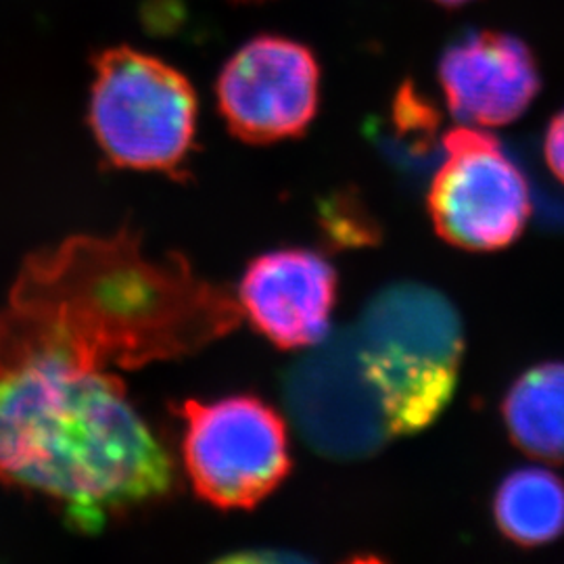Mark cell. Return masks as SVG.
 Returning <instances> with one entry per match:
<instances>
[{"instance_id":"10","label":"cell","mask_w":564,"mask_h":564,"mask_svg":"<svg viewBox=\"0 0 564 564\" xmlns=\"http://www.w3.org/2000/svg\"><path fill=\"white\" fill-rule=\"evenodd\" d=\"M237 300L242 316L276 347H312L328 335L337 272L307 249L270 251L247 268Z\"/></svg>"},{"instance_id":"14","label":"cell","mask_w":564,"mask_h":564,"mask_svg":"<svg viewBox=\"0 0 564 564\" xmlns=\"http://www.w3.org/2000/svg\"><path fill=\"white\" fill-rule=\"evenodd\" d=\"M435 2H440V4H444V7H460V4H466V2H470V0H435Z\"/></svg>"},{"instance_id":"9","label":"cell","mask_w":564,"mask_h":564,"mask_svg":"<svg viewBox=\"0 0 564 564\" xmlns=\"http://www.w3.org/2000/svg\"><path fill=\"white\" fill-rule=\"evenodd\" d=\"M440 82L449 111L477 126L519 120L542 88L531 46L498 30L468 32L452 42L440 61Z\"/></svg>"},{"instance_id":"4","label":"cell","mask_w":564,"mask_h":564,"mask_svg":"<svg viewBox=\"0 0 564 564\" xmlns=\"http://www.w3.org/2000/svg\"><path fill=\"white\" fill-rule=\"evenodd\" d=\"M88 121L113 165L174 172L195 144L197 95L160 57L113 46L95 57Z\"/></svg>"},{"instance_id":"13","label":"cell","mask_w":564,"mask_h":564,"mask_svg":"<svg viewBox=\"0 0 564 564\" xmlns=\"http://www.w3.org/2000/svg\"><path fill=\"white\" fill-rule=\"evenodd\" d=\"M544 153L552 174L564 184V109L547 126Z\"/></svg>"},{"instance_id":"6","label":"cell","mask_w":564,"mask_h":564,"mask_svg":"<svg viewBox=\"0 0 564 564\" xmlns=\"http://www.w3.org/2000/svg\"><path fill=\"white\" fill-rule=\"evenodd\" d=\"M284 405L303 442L330 460H362L393 435L354 328L312 345L284 381Z\"/></svg>"},{"instance_id":"11","label":"cell","mask_w":564,"mask_h":564,"mask_svg":"<svg viewBox=\"0 0 564 564\" xmlns=\"http://www.w3.org/2000/svg\"><path fill=\"white\" fill-rule=\"evenodd\" d=\"M512 444L527 456L564 464V364H540L510 387L502 403Z\"/></svg>"},{"instance_id":"5","label":"cell","mask_w":564,"mask_h":564,"mask_svg":"<svg viewBox=\"0 0 564 564\" xmlns=\"http://www.w3.org/2000/svg\"><path fill=\"white\" fill-rule=\"evenodd\" d=\"M182 460L197 496L224 510H251L291 473L286 424L251 395L181 405Z\"/></svg>"},{"instance_id":"1","label":"cell","mask_w":564,"mask_h":564,"mask_svg":"<svg viewBox=\"0 0 564 564\" xmlns=\"http://www.w3.org/2000/svg\"><path fill=\"white\" fill-rule=\"evenodd\" d=\"M239 300L141 237H69L32 253L0 310V364L139 370L193 356L241 323ZM120 375V372H118Z\"/></svg>"},{"instance_id":"2","label":"cell","mask_w":564,"mask_h":564,"mask_svg":"<svg viewBox=\"0 0 564 564\" xmlns=\"http://www.w3.org/2000/svg\"><path fill=\"white\" fill-rule=\"evenodd\" d=\"M0 481L48 498L69 527L97 533L170 496L176 468L118 372L21 360L0 366Z\"/></svg>"},{"instance_id":"8","label":"cell","mask_w":564,"mask_h":564,"mask_svg":"<svg viewBox=\"0 0 564 564\" xmlns=\"http://www.w3.org/2000/svg\"><path fill=\"white\" fill-rule=\"evenodd\" d=\"M216 97L237 139L251 144L295 139L318 111L321 67L302 42L258 36L226 61Z\"/></svg>"},{"instance_id":"7","label":"cell","mask_w":564,"mask_h":564,"mask_svg":"<svg viewBox=\"0 0 564 564\" xmlns=\"http://www.w3.org/2000/svg\"><path fill=\"white\" fill-rule=\"evenodd\" d=\"M431 182L429 212L437 235L466 251H498L517 241L531 214L523 172L496 137L454 128Z\"/></svg>"},{"instance_id":"12","label":"cell","mask_w":564,"mask_h":564,"mask_svg":"<svg viewBox=\"0 0 564 564\" xmlns=\"http://www.w3.org/2000/svg\"><path fill=\"white\" fill-rule=\"evenodd\" d=\"M494 519L506 540L521 547L550 544L564 533V481L545 468L506 477L494 498Z\"/></svg>"},{"instance_id":"3","label":"cell","mask_w":564,"mask_h":564,"mask_svg":"<svg viewBox=\"0 0 564 564\" xmlns=\"http://www.w3.org/2000/svg\"><path fill=\"white\" fill-rule=\"evenodd\" d=\"M354 330L393 437L426 429L456 391L464 337L454 305L423 284H391Z\"/></svg>"}]
</instances>
